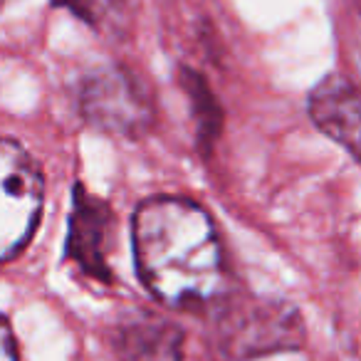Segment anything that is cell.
Wrapping results in <instances>:
<instances>
[{"mask_svg": "<svg viewBox=\"0 0 361 361\" xmlns=\"http://www.w3.org/2000/svg\"><path fill=\"white\" fill-rule=\"evenodd\" d=\"M0 354L3 361H20L18 359V346H16V336H13V326L8 319H3V339H0Z\"/></svg>", "mask_w": 361, "mask_h": 361, "instance_id": "ba28073f", "label": "cell"}, {"mask_svg": "<svg viewBox=\"0 0 361 361\" xmlns=\"http://www.w3.org/2000/svg\"><path fill=\"white\" fill-rule=\"evenodd\" d=\"M310 116L317 129L361 161V92L349 80L331 75L310 94Z\"/></svg>", "mask_w": 361, "mask_h": 361, "instance_id": "8992f818", "label": "cell"}, {"mask_svg": "<svg viewBox=\"0 0 361 361\" xmlns=\"http://www.w3.org/2000/svg\"><path fill=\"white\" fill-rule=\"evenodd\" d=\"M114 349L121 361H183V331L156 312L134 310L116 322Z\"/></svg>", "mask_w": 361, "mask_h": 361, "instance_id": "52a82bcc", "label": "cell"}, {"mask_svg": "<svg viewBox=\"0 0 361 361\" xmlns=\"http://www.w3.org/2000/svg\"><path fill=\"white\" fill-rule=\"evenodd\" d=\"M0 250L11 262L35 235L42 213V176L32 156L16 139L3 141L0 151Z\"/></svg>", "mask_w": 361, "mask_h": 361, "instance_id": "3957f363", "label": "cell"}, {"mask_svg": "<svg viewBox=\"0 0 361 361\" xmlns=\"http://www.w3.org/2000/svg\"><path fill=\"white\" fill-rule=\"evenodd\" d=\"M111 211L102 198L92 196L85 186L75 188V203L67 233V257L92 280L109 282Z\"/></svg>", "mask_w": 361, "mask_h": 361, "instance_id": "5b68a950", "label": "cell"}, {"mask_svg": "<svg viewBox=\"0 0 361 361\" xmlns=\"http://www.w3.org/2000/svg\"><path fill=\"white\" fill-rule=\"evenodd\" d=\"M213 339L233 361L295 349L302 344V322L295 307L270 297H233L216 310Z\"/></svg>", "mask_w": 361, "mask_h": 361, "instance_id": "7a4b0ae2", "label": "cell"}, {"mask_svg": "<svg viewBox=\"0 0 361 361\" xmlns=\"http://www.w3.org/2000/svg\"><path fill=\"white\" fill-rule=\"evenodd\" d=\"M80 109L92 126L116 136H139L151 124V102L139 80L121 67H104L85 77Z\"/></svg>", "mask_w": 361, "mask_h": 361, "instance_id": "277c9868", "label": "cell"}, {"mask_svg": "<svg viewBox=\"0 0 361 361\" xmlns=\"http://www.w3.org/2000/svg\"><path fill=\"white\" fill-rule=\"evenodd\" d=\"M136 272L171 310L213 305L226 285V260L211 216L176 196L144 201L131 221Z\"/></svg>", "mask_w": 361, "mask_h": 361, "instance_id": "6da1fadb", "label": "cell"}]
</instances>
